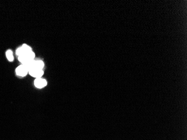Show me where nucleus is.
Segmentation results:
<instances>
[{
    "instance_id": "obj_6",
    "label": "nucleus",
    "mask_w": 187,
    "mask_h": 140,
    "mask_svg": "<svg viewBox=\"0 0 187 140\" xmlns=\"http://www.w3.org/2000/svg\"><path fill=\"white\" fill-rule=\"evenodd\" d=\"M6 57L8 58V61L13 62L14 58L13 52H12L11 50H7L6 52Z\"/></svg>"
},
{
    "instance_id": "obj_3",
    "label": "nucleus",
    "mask_w": 187,
    "mask_h": 140,
    "mask_svg": "<svg viewBox=\"0 0 187 140\" xmlns=\"http://www.w3.org/2000/svg\"><path fill=\"white\" fill-rule=\"evenodd\" d=\"M29 74L35 78H41L44 74L43 70L32 68L29 70Z\"/></svg>"
},
{
    "instance_id": "obj_4",
    "label": "nucleus",
    "mask_w": 187,
    "mask_h": 140,
    "mask_svg": "<svg viewBox=\"0 0 187 140\" xmlns=\"http://www.w3.org/2000/svg\"><path fill=\"white\" fill-rule=\"evenodd\" d=\"M32 51H33L32 47H30L29 45L24 44L17 50L16 53H17V56H19L28 53V52H32Z\"/></svg>"
},
{
    "instance_id": "obj_5",
    "label": "nucleus",
    "mask_w": 187,
    "mask_h": 140,
    "mask_svg": "<svg viewBox=\"0 0 187 140\" xmlns=\"http://www.w3.org/2000/svg\"><path fill=\"white\" fill-rule=\"evenodd\" d=\"M47 82L46 79L42 78H35L34 80V85L38 89H42L46 87Z\"/></svg>"
},
{
    "instance_id": "obj_1",
    "label": "nucleus",
    "mask_w": 187,
    "mask_h": 140,
    "mask_svg": "<svg viewBox=\"0 0 187 140\" xmlns=\"http://www.w3.org/2000/svg\"><path fill=\"white\" fill-rule=\"evenodd\" d=\"M35 54L33 51H32L28 53L17 56L19 61L21 62V64H23V65L28 63L29 62L35 59Z\"/></svg>"
},
{
    "instance_id": "obj_2",
    "label": "nucleus",
    "mask_w": 187,
    "mask_h": 140,
    "mask_svg": "<svg viewBox=\"0 0 187 140\" xmlns=\"http://www.w3.org/2000/svg\"><path fill=\"white\" fill-rule=\"evenodd\" d=\"M16 73L19 76L25 77V76L29 74V70L24 65L21 64V65L17 67Z\"/></svg>"
}]
</instances>
